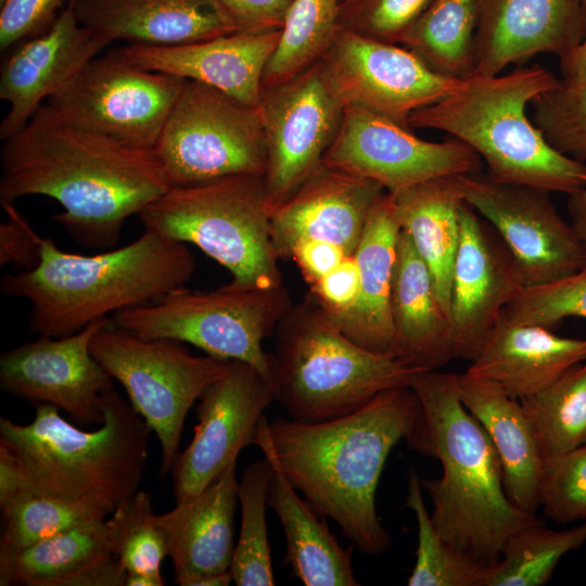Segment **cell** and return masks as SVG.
I'll use <instances>...</instances> for the list:
<instances>
[{
  "label": "cell",
  "mask_w": 586,
  "mask_h": 586,
  "mask_svg": "<svg viewBox=\"0 0 586 586\" xmlns=\"http://www.w3.org/2000/svg\"><path fill=\"white\" fill-rule=\"evenodd\" d=\"M1 149L0 203L55 200L53 219L78 243L114 249L125 221L170 186L154 150L126 146L42 103Z\"/></svg>",
  "instance_id": "6da1fadb"
},
{
  "label": "cell",
  "mask_w": 586,
  "mask_h": 586,
  "mask_svg": "<svg viewBox=\"0 0 586 586\" xmlns=\"http://www.w3.org/2000/svg\"><path fill=\"white\" fill-rule=\"evenodd\" d=\"M419 411L412 388L396 386L335 419L269 422L275 457L289 481L368 556L391 546L377 514V488L391 450L408 436Z\"/></svg>",
  "instance_id": "7a4b0ae2"
},
{
  "label": "cell",
  "mask_w": 586,
  "mask_h": 586,
  "mask_svg": "<svg viewBox=\"0 0 586 586\" xmlns=\"http://www.w3.org/2000/svg\"><path fill=\"white\" fill-rule=\"evenodd\" d=\"M455 373L421 371L410 387L420 411L406 437L416 451L440 460V479L421 480L433 504L431 519L450 546L491 565L515 532L544 522L508 497L496 449L458 397Z\"/></svg>",
  "instance_id": "3957f363"
},
{
  "label": "cell",
  "mask_w": 586,
  "mask_h": 586,
  "mask_svg": "<svg viewBox=\"0 0 586 586\" xmlns=\"http://www.w3.org/2000/svg\"><path fill=\"white\" fill-rule=\"evenodd\" d=\"M196 262L186 243L150 230L122 247L92 255L63 251L42 238L39 264L4 273L0 291L31 305L29 331L60 337L183 286Z\"/></svg>",
  "instance_id": "277c9868"
},
{
  "label": "cell",
  "mask_w": 586,
  "mask_h": 586,
  "mask_svg": "<svg viewBox=\"0 0 586 586\" xmlns=\"http://www.w3.org/2000/svg\"><path fill=\"white\" fill-rule=\"evenodd\" d=\"M102 412L103 423L85 431L58 407L38 404L27 424L0 418V444L15 455L28 488L109 518L138 491L152 431L114 386Z\"/></svg>",
  "instance_id": "5b68a950"
},
{
  "label": "cell",
  "mask_w": 586,
  "mask_h": 586,
  "mask_svg": "<svg viewBox=\"0 0 586 586\" xmlns=\"http://www.w3.org/2000/svg\"><path fill=\"white\" fill-rule=\"evenodd\" d=\"M560 81L540 66L472 75L443 99L415 111L408 125L443 131L467 144L485 162L493 181L570 195L586 188V165L552 148L525 112Z\"/></svg>",
  "instance_id": "8992f818"
},
{
  "label": "cell",
  "mask_w": 586,
  "mask_h": 586,
  "mask_svg": "<svg viewBox=\"0 0 586 586\" xmlns=\"http://www.w3.org/2000/svg\"><path fill=\"white\" fill-rule=\"evenodd\" d=\"M273 334L269 384L289 418L300 422L348 415L384 390L410 386L422 371L353 342L308 294Z\"/></svg>",
  "instance_id": "52a82bcc"
},
{
  "label": "cell",
  "mask_w": 586,
  "mask_h": 586,
  "mask_svg": "<svg viewBox=\"0 0 586 586\" xmlns=\"http://www.w3.org/2000/svg\"><path fill=\"white\" fill-rule=\"evenodd\" d=\"M138 217L144 230L196 246L230 272L233 284H283L262 175L171 187Z\"/></svg>",
  "instance_id": "ba28073f"
},
{
  "label": "cell",
  "mask_w": 586,
  "mask_h": 586,
  "mask_svg": "<svg viewBox=\"0 0 586 586\" xmlns=\"http://www.w3.org/2000/svg\"><path fill=\"white\" fill-rule=\"evenodd\" d=\"M292 305L284 283L253 288L229 282L211 291L181 286L111 319L143 339L179 341L213 357L247 362L269 382L270 355L263 343Z\"/></svg>",
  "instance_id": "9c48e42d"
},
{
  "label": "cell",
  "mask_w": 586,
  "mask_h": 586,
  "mask_svg": "<svg viewBox=\"0 0 586 586\" xmlns=\"http://www.w3.org/2000/svg\"><path fill=\"white\" fill-rule=\"evenodd\" d=\"M91 353L120 383L161 447V474L171 471L189 410L228 370V359L193 355L184 343L143 339L111 321L91 341Z\"/></svg>",
  "instance_id": "30bf717a"
},
{
  "label": "cell",
  "mask_w": 586,
  "mask_h": 586,
  "mask_svg": "<svg viewBox=\"0 0 586 586\" xmlns=\"http://www.w3.org/2000/svg\"><path fill=\"white\" fill-rule=\"evenodd\" d=\"M154 151L170 188L264 176L267 164L258 106L192 80H184Z\"/></svg>",
  "instance_id": "8fae6325"
},
{
  "label": "cell",
  "mask_w": 586,
  "mask_h": 586,
  "mask_svg": "<svg viewBox=\"0 0 586 586\" xmlns=\"http://www.w3.org/2000/svg\"><path fill=\"white\" fill-rule=\"evenodd\" d=\"M183 84L112 52L92 59L47 103L79 127L129 148L155 150Z\"/></svg>",
  "instance_id": "7c38bea8"
},
{
  "label": "cell",
  "mask_w": 586,
  "mask_h": 586,
  "mask_svg": "<svg viewBox=\"0 0 586 586\" xmlns=\"http://www.w3.org/2000/svg\"><path fill=\"white\" fill-rule=\"evenodd\" d=\"M344 107L321 60L282 84L262 89L258 109L267 146L264 182L270 212L322 165Z\"/></svg>",
  "instance_id": "4fadbf2b"
},
{
  "label": "cell",
  "mask_w": 586,
  "mask_h": 586,
  "mask_svg": "<svg viewBox=\"0 0 586 586\" xmlns=\"http://www.w3.org/2000/svg\"><path fill=\"white\" fill-rule=\"evenodd\" d=\"M322 164L394 193L430 179L476 174L481 157L457 139L426 141L383 115L345 105Z\"/></svg>",
  "instance_id": "5bb4252c"
},
{
  "label": "cell",
  "mask_w": 586,
  "mask_h": 586,
  "mask_svg": "<svg viewBox=\"0 0 586 586\" xmlns=\"http://www.w3.org/2000/svg\"><path fill=\"white\" fill-rule=\"evenodd\" d=\"M463 199L500 235L524 286L566 278L586 260V246L562 218L549 192L499 183L480 173L458 176Z\"/></svg>",
  "instance_id": "9a60e30c"
},
{
  "label": "cell",
  "mask_w": 586,
  "mask_h": 586,
  "mask_svg": "<svg viewBox=\"0 0 586 586\" xmlns=\"http://www.w3.org/2000/svg\"><path fill=\"white\" fill-rule=\"evenodd\" d=\"M321 62L345 105L361 106L406 127L415 111L443 99L463 82L433 72L404 46L343 26Z\"/></svg>",
  "instance_id": "2e32d148"
},
{
  "label": "cell",
  "mask_w": 586,
  "mask_h": 586,
  "mask_svg": "<svg viewBox=\"0 0 586 586\" xmlns=\"http://www.w3.org/2000/svg\"><path fill=\"white\" fill-rule=\"evenodd\" d=\"M273 399L271 385L255 367L229 361L226 373L200 396L193 437L171 469L176 501L196 495L237 463Z\"/></svg>",
  "instance_id": "e0dca14e"
},
{
  "label": "cell",
  "mask_w": 586,
  "mask_h": 586,
  "mask_svg": "<svg viewBox=\"0 0 586 586\" xmlns=\"http://www.w3.org/2000/svg\"><path fill=\"white\" fill-rule=\"evenodd\" d=\"M111 318L60 337L40 335L0 356V385L35 404H50L84 425L103 423L102 396L113 379L91 353L94 334Z\"/></svg>",
  "instance_id": "ac0fdd59"
},
{
  "label": "cell",
  "mask_w": 586,
  "mask_h": 586,
  "mask_svg": "<svg viewBox=\"0 0 586 586\" xmlns=\"http://www.w3.org/2000/svg\"><path fill=\"white\" fill-rule=\"evenodd\" d=\"M459 221L448 313L451 355L473 360L524 284L513 255L489 222L467 203Z\"/></svg>",
  "instance_id": "d6986e66"
},
{
  "label": "cell",
  "mask_w": 586,
  "mask_h": 586,
  "mask_svg": "<svg viewBox=\"0 0 586 586\" xmlns=\"http://www.w3.org/2000/svg\"><path fill=\"white\" fill-rule=\"evenodd\" d=\"M381 184L321 165L271 212V240L279 259L303 241L334 243L354 255Z\"/></svg>",
  "instance_id": "ffe728a7"
},
{
  "label": "cell",
  "mask_w": 586,
  "mask_h": 586,
  "mask_svg": "<svg viewBox=\"0 0 586 586\" xmlns=\"http://www.w3.org/2000/svg\"><path fill=\"white\" fill-rule=\"evenodd\" d=\"M110 42L81 25L68 4L43 33L24 40L5 59L0 98L9 110L0 124L5 140Z\"/></svg>",
  "instance_id": "44dd1931"
},
{
  "label": "cell",
  "mask_w": 586,
  "mask_h": 586,
  "mask_svg": "<svg viewBox=\"0 0 586 586\" xmlns=\"http://www.w3.org/2000/svg\"><path fill=\"white\" fill-rule=\"evenodd\" d=\"M585 34L578 0H481L472 75H498L539 53L562 56Z\"/></svg>",
  "instance_id": "7402d4cb"
},
{
  "label": "cell",
  "mask_w": 586,
  "mask_h": 586,
  "mask_svg": "<svg viewBox=\"0 0 586 586\" xmlns=\"http://www.w3.org/2000/svg\"><path fill=\"white\" fill-rule=\"evenodd\" d=\"M280 31H237L176 46L131 43L114 52L142 69L204 84L258 106L264 73Z\"/></svg>",
  "instance_id": "603a6c76"
},
{
  "label": "cell",
  "mask_w": 586,
  "mask_h": 586,
  "mask_svg": "<svg viewBox=\"0 0 586 586\" xmlns=\"http://www.w3.org/2000/svg\"><path fill=\"white\" fill-rule=\"evenodd\" d=\"M235 464L196 495L155 514L174 566L175 582L193 586L200 577L230 570L238 502Z\"/></svg>",
  "instance_id": "cb8c5ba5"
},
{
  "label": "cell",
  "mask_w": 586,
  "mask_h": 586,
  "mask_svg": "<svg viewBox=\"0 0 586 586\" xmlns=\"http://www.w3.org/2000/svg\"><path fill=\"white\" fill-rule=\"evenodd\" d=\"M79 23L106 39L176 46L237 33L218 0H69Z\"/></svg>",
  "instance_id": "d4e9b609"
},
{
  "label": "cell",
  "mask_w": 586,
  "mask_h": 586,
  "mask_svg": "<svg viewBox=\"0 0 586 586\" xmlns=\"http://www.w3.org/2000/svg\"><path fill=\"white\" fill-rule=\"evenodd\" d=\"M252 444L258 446L270 462L272 475L268 486V506L276 512L286 539L284 563L292 575L306 586H357L353 569L352 544L343 547L317 511L297 495L276 460L269 421L264 415Z\"/></svg>",
  "instance_id": "484cf974"
},
{
  "label": "cell",
  "mask_w": 586,
  "mask_h": 586,
  "mask_svg": "<svg viewBox=\"0 0 586 586\" xmlns=\"http://www.w3.org/2000/svg\"><path fill=\"white\" fill-rule=\"evenodd\" d=\"M586 360V339L509 321L504 311L466 373L499 384L517 399L533 395Z\"/></svg>",
  "instance_id": "4316f807"
},
{
  "label": "cell",
  "mask_w": 586,
  "mask_h": 586,
  "mask_svg": "<svg viewBox=\"0 0 586 586\" xmlns=\"http://www.w3.org/2000/svg\"><path fill=\"white\" fill-rule=\"evenodd\" d=\"M400 226L392 193L374 204L354 253L359 269V290L344 313L330 316L340 330L359 346L395 355L390 298Z\"/></svg>",
  "instance_id": "83f0119b"
},
{
  "label": "cell",
  "mask_w": 586,
  "mask_h": 586,
  "mask_svg": "<svg viewBox=\"0 0 586 586\" xmlns=\"http://www.w3.org/2000/svg\"><path fill=\"white\" fill-rule=\"evenodd\" d=\"M454 382L459 399L482 424L496 449L508 497L522 510L536 513L543 457L520 400L496 382L466 372L455 373Z\"/></svg>",
  "instance_id": "f1b7e54d"
},
{
  "label": "cell",
  "mask_w": 586,
  "mask_h": 586,
  "mask_svg": "<svg viewBox=\"0 0 586 586\" xmlns=\"http://www.w3.org/2000/svg\"><path fill=\"white\" fill-rule=\"evenodd\" d=\"M390 309L396 357L422 371L436 370L453 359L448 316L428 266L402 229Z\"/></svg>",
  "instance_id": "f546056e"
},
{
  "label": "cell",
  "mask_w": 586,
  "mask_h": 586,
  "mask_svg": "<svg viewBox=\"0 0 586 586\" xmlns=\"http://www.w3.org/2000/svg\"><path fill=\"white\" fill-rule=\"evenodd\" d=\"M392 195L400 229L408 233L428 266L448 316L459 217L466 203L458 176L430 179Z\"/></svg>",
  "instance_id": "4dcf8cb0"
},
{
  "label": "cell",
  "mask_w": 586,
  "mask_h": 586,
  "mask_svg": "<svg viewBox=\"0 0 586 586\" xmlns=\"http://www.w3.org/2000/svg\"><path fill=\"white\" fill-rule=\"evenodd\" d=\"M110 555L114 553L106 519L91 521L24 548L0 550V585L60 586L71 574Z\"/></svg>",
  "instance_id": "1f68e13d"
},
{
  "label": "cell",
  "mask_w": 586,
  "mask_h": 586,
  "mask_svg": "<svg viewBox=\"0 0 586 586\" xmlns=\"http://www.w3.org/2000/svg\"><path fill=\"white\" fill-rule=\"evenodd\" d=\"M481 0H432L399 43L433 72L459 79L472 75Z\"/></svg>",
  "instance_id": "d6a6232c"
},
{
  "label": "cell",
  "mask_w": 586,
  "mask_h": 586,
  "mask_svg": "<svg viewBox=\"0 0 586 586\" xmlns=\"http://www.w3.org/2000/svg\"><path fill=\"white\" fill-rule=\"evenodd\" d=\"M519 400L543 460L586 443V360Z\"/></svg>",
  "instance_id": "836d02e7"
},
{
  "label": "cell",
  "mask_w": 586,
  "mask_h": 586,
  "mask_svg": "<svg viewBox=\"0 0 586 586\" xmlns=\"http://www.w3.org/2000/svg\"><path fill=\"white\" fill-rule=\"evenodd\" d=\"M342 0H292L263 88L282 84L321 60L339 28Z\"/></svg>",
  "instance_id": "e575fe53"
},
{
  "label": "cell",
  "mask_w": 586,
  "mask_h": 586,
  "mask_svg": "<svg viewBox=\"0 0 586 586\" xmlns=\"http://www.w3.org/2000/svg\"><path fill=\"white\" fill-rule=\"evenodd\" d=\"M586 543V521L566 530L547 528L544 522L511 535L500 558L488 565L481 586H540L560 559Z\"/></svg>",
  "instance_id": "d590c367"
},
{
  "label": "cell",
  "mask_w": 586,
  "mask_h": 586,
  "mask_svg": "<svg viewBox=\"0 0 586 586\" xmlns=\"http://www.w3.org/2000/svg\"><path fill=\"white\" fill-rule=\"evenodd\" d=\"M271 475V464L264 457L244 470L238 484L241 526L230 568L238 586L276 584L266 522Z\"/></svg>",
  "instance_id": "8d00e7d4"
},
{
  "label": "cell",
  "mask_w": 586,
  "mask_h": 586,
  "mask_svg": "<svg viewBox=\"0 0 586 586\" xmlns=\"http://www.w3.org/2000/svg\"><path fill=\"white\" fill-rule=\"evenodd\" d=\"M405 506L418 527L417 559L409 586H481L488 565L458 550L436 532L422 496L421 480L412 471Z\"/></svg>",
  "instance_id": "74e56055"
},
{
  "label": "cell",
  "mask_w": 586,
  "mask_h": 586,
  "mask_svg": "<svg viewBox=\"0 0 586 586\" xmlns=\"http://www.w3.org/2000/svg\"><path fill=\"white\" fill-rule=\"evenodd\" d=\"M0 509L3 521L0 550L24 548L80 524L107 519L28 487Z\"/></svg>",
  "instance_id": "f35d334b"
},
{
  "label": "cell",
  "mask_w": 586,
  "mask_h": 586,
  "mask_svg": "<svg viewBox=\"0 0 586 586\" xmlns=\"http://www.w3.org/2000/svg\"><path fill=\"white\" fill-rule=\"evenodd\" d=\"M106 524L113 553L127 573L162 574L167 546L148 493L137 491L115 509Z\"/></svg>",
  "instance_id": "ab89813d"
},
{
  "label": "cell",
  "mask_w": 586,
  "mask_h": 586,
  "mask_svg": "<svg viewBox=\"0 0 586 586\" xmlns=\"http://www.w3.org/2000/svg\"><path fill=\"white\" fill-rule=\"evenodd\" d=\"M561 80V79H560ZM533 123L547 142L579 162L586 160V85L559 86L532 102Z\"/></svg>",
  "instance_id": "60d3db41"
},
{
  "label": "cell",
  "mask_w": 586,
  "mask_h": 586,
  "mask_svg": "<svg viewBox=\"0 0 586 586\" xmlns=\"http://www.w3.org/2000/svg\"><path fill=\"white\" fill-rule=\"evenodd\" d=\"M518 324L546 328L568 317L586 319V260L573 275L545 284L523 286L504 309Z\"/></svg>",
  "instance_id": "b9f144b4"
},
{
  "label": "cell",
  "mask_w": 586,
  "mask_h": 586,
  "mask_svg": "<svg viewBox=\"0 0 586 586\" xmlns=\"http://www.w3.org/2000/svg\"><path fill=\"white\" fill-rule=\"evenodd\" d=\"M539 507L557 523L586 521V443L543 460Z\"/></svg>",
  "instance_id": "7bdbcfd3"
},
{
  "label": "cell",
  "mask_w": 586,
  "mask_h": 586,
  "mask_svg": "<svg viewBox=\"0 0 586 586\" xmlns=\"http://www.w3.org/2000/svg\"><path fill=\"white\" fill-rule=\"evenodd\" d=\"M432 0H344L340 25L365 36L399 43Z\"/></svg>",
  "instance_id": "ee69618b"
},
{
  "label": "cell",
  "mask_w": 586,
  "mask_h": 586,
  "mask_svg": "<svg viewBox=\"0 0 586 586\" xmlns=\"http://www.w3.org/2000/svg\"><path fill=\"white\" fill-rule=\"evenodd\" d=\"M63 0H4L0 5V49L47 30L55 21Z\"/></svg>",
  "instance_id": "f6af8a7d"
},
{
  "label": "cell",
  "mask_w": 586,
  "mask_h": 586,
  "mask_svg": "<svg viewBox=\"0 0 586 586\" xmlns=\"http://www.w3.org/2000/svg\"><path fill=\"white\" fill-rule=\"evenodd\" d=\"M2 207L7 219L0 225V265L13 264L23 270H30L40 262L42 238L14 204Z\"/></svg>",
  "instance_id": "bcb514c9"
},
{
  "label": "cell",
  "mask_w": 586,
  "mask_h": 586,
  "mask_svg": "<svg viewBox=\"0 0 586 586\" xmlns=\"http://www.w3.org/2000/svg\"><path fill=\"white\" fill-rule=\"evenodd\" d=\"M359 269L354 255L309 285L308 295L330 316L346 311L356 301Z\"/></svg>",
  "instance_id": "7dc6e473"
},
{
  "label": "cell",
  "mask_w": 586,
  "mask_h": 586,
  "mask_svg": "<svg viewBox=\"0 0 586 586\" xmlns=\"http://www.w3.org/2000/svg\"><path fill=\"white\" fill-rule=\"evenodd\" d=\"M292 0H218L235 31L280 30Z\"/></svg>",
  "instance_id": "c3c4849f"
},
{
  "label": "cell",
  "mask_w": 586,
  "mask_h": 586,
  "mask_svg": "<svg viewBox=\"0 0 586 586\" xmlns=\"http://www.w3.org/2000/svg\"><path fill=\"white\" fill-rule=\"evenodd\" d=\"M347 256L341 246L326 241H303L292 251L293 259L308 285L314 284L335 267Z\"/></svg>",
  "instance_id": "681fc988"
},
{
  "label": "cell",
  "mask_w": 586,
  "mask_h": 586,
  "mask_svg": "<svg viewBox=\"0 0 586 586\" xmlns=\"http://www.w3.org/2000/svg\"><path fill=\"white\" fill-rule=\"evenodd\" d=\"M27 488L24 473L15 455L0 444V507Z\"/></svg>",
  "instance_id": "f907efd6"
},
{
  "label": "cell",
  "mask_w": 586,
  "mask_h": 586,
  "mask_svg": "<svg viewBox=\"0 0 586 586\" xmlns=\"http://www.w3.org/2000/svg\"><path fill=\"white\" fill-rule=\"evenodd\" d=\"M561 81L568 85H586V34L569 52L560 56Z\"/></svg>",
  "instance_id": "816d5d0a"
},
{
  "label": "cell",
  "mask_w": 586,
  "mask_h": 586,
  "mask_svg": "<svg viewBox=\"0 0 586 586\" xmlns=\"http://www.w3.org/2000/svg\"><path fill=\"white\" fill-rule=\"evenodd\" d=\"M568 212L571 226L586 246V188L569 195Z\"/></svg>",
  "instance_id": "f5cc1de1"
},
{
  "label": "cell",
  "mask_w": 586,
  "mask_h": 586,
  "mask_svg": "<svg viewBox=\"0 0 586 586\" xmlns=\"http://www.w3.org/2000/svg\"><path fill=\"white\" fill-rule=\"evenodd\" d=\"M163 574L127 573L125 586H163Z\"/></svg>",
  "instance_id": "db71d44e"
},
{
  "label": "cell",
  "mask_w": 586,
  "mask_h": 586,
  "mask_svg": "<svg viewBox=\"0 0 586 586\" xmlns=\"http://www.w3.org/2000/svg\"><path fill=\"white\" fill-rule=\"evenodd\" d=\"M233 582L231 571L206 575L195 581L193 586H228Z\"/></svg>",
  "instance_id": "11a10c76"
},
{
  "label": "cell",
  "mask_w": 586,
  "mask_h": 586,
  "mask_svg": "<svg viewBox=\"0 0 586 586\" xmlns=\"http://www.w3.org/2000/svg\"><path fill=\"white\" fill-rule=\"evenodd\" d=\"M578 1H579V2L582 3V5L586 9V0H578Z\"/></svg>",
  "instance_id": "9f6ffc18"
},
{
  "label": "cell",
  "mask_w": 586,
  "mask_h": 586,
  "mask_svg": "<svg viewBox=\"0 0 586 586\" xmlns=\"http://www.w3.org/2000/svg\"><path fill=\"white\" fill-rule=\"evenodd\" d=\"M4 2V0H0V5Z\"/></svg>",
  "instance_id": "6f0895ef"
},
{
  "label": "cell",
  "mask_w": 586,
  "mask_h": 586,
  "mask_svg": "<svg viewBox=\"0 0 586 586\" xmlns=\"http://www.w3.org/2000/svg\"><path fill=\"white\" fill-rule=\"evenodd\" d=\"M342 1H344V0H342Z\"/></svg>",
  "instance_id": "680465c9"
}]
</instances>
